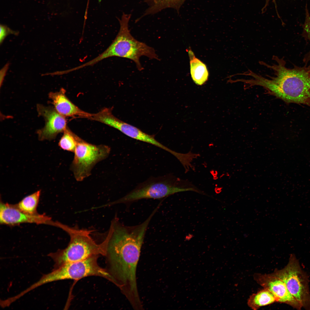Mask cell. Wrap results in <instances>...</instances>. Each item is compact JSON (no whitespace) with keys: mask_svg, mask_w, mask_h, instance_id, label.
I'll use <instances>...</instances> for the list:
<instances>
[{"mask_svg":"<svg viewBox=\"0 0 310 310\" xmlns=\"http://www.w3.org/2000/svg\"><path fill=\"white\" fill-rule=\"evenodd\" d=\"M146 230L142 226L116 223L109 229L107 257L108 271L134 309L142 306L136 282V270Z\"/></svg>","mask_w":310,"mask_h":310,"instance_id":"6da1fadb","label":"cell"},{"mask_svg":"<svg viewBox=\"0 0 310 310\" xmlns=\"http://www.w3.org/2000/svg\"><path fill=\"white\" fill-rule=\"evenodd\" d=\"M272 58L275 62L271 65L259 63L272 70L274 76L266 78L255 73L251 80V85L263 87L269 94L286 103L310 106V69L306 66L288 68L283 58L276 56Z\"/></svg>","mask_w":310,"mask_h":310,"instance_id":"7a4b0ae2","label":"cell"},{"mask_svg":"<svg viewBox=\"0 0 310 310\" xmlns=\"http://www.w3.org/2000/svg\"><path fill=\"white\" fill-rule=\"evenodd\" d=\"M57 226L66 232L69 236L70 240L65 249L48 255L54 261V269L93 256H106L108 245L106 237L101 243L98 244L91 236V230L70 227L58 222Z\"/></svg>","mask_w":310,"mask_h":310,"instance_id":"3957f363","label":"cell"},{"mask_svg":"<svg viewBox=\"0 0 310 310\" xmlns=\"http://www.w3.org/2000/svg\"><path fill=\"white\" fill-rule=\"evenodd\" d=\"M131 14L123 13L121 19L119 32L115 39L102 53L86 62V66H92L105 59L113 57L125 58L133 61L140 71L143 68L140 58L145 56L152 59L159 60L154 49L143 42L135 39L131 34L128 22Z\"/></svg>","mask_w":310,"mask_h":310,"instance_id":"277c9868","label":"cell"},{"mask_svg":"<svg viewBox=\"0 0 310 310\" xmlns=\"http://www.w3.org/2000/svg\"><path fill=\"white\" fill-rule=\"evenodd\" d=\"M202 191L190 182L172 175L150 178L139 184L126 195L109 204H129L143 199H159L178 193Z\"/></svg>","mask_w":310,"mask_h":310,"instance_id":"5b68a950","label":"cell"},{"mask_svg":"<svg viewBox=\"0 0 310 310\" xmlns=\"http://www.w3.org/2000/svg\"><path fill=\"white\" fill-rule=\"evenodd\" d=\"M98 255H94L86 259L68 263L53 269L50 273L44 275L33 284L37 288L44 284L65 279L79 280L84 277L96 276L104 278L114 283V280L107 270L98 263Z\"/></svg>","mask_w":310,"mask_h":310,"instance_id":"8992f818","label":"cell"},{"mask_svg":"<svg viewBox=\"0 0 310 310\" xmlns=\"http://www.w3.org/2000/svg\"><path fill=\"white\" fill-rule=\"evenodd\" d=\"M110 151L108 146L93 144L80 138L70 166L76 180L81 181L89 176L94 166L107 158Z\"/></svg>","mask_w":310,"mask_h":310,"instance_id":"52a82bcc","label":"cell"},{"mask_svg":"<svg viewBox=\"0 0 310 310\" xmlns=\"http://www.w3.org/2000/svg\"><path fill=\"white\" fill-rule=\"evenodd\" d=\"M282 280L288 289L301 307L310 308V296L308 278L298 261L292 255L287 265L273 273Z\"/></svg>","mask_w":310,"mask_h":310,"instance_id":"ba28073f","label":"cell"},{"mask_svg":"<svg viewBox=\"0 0 310 310\" xmlns=\"http://www.w3.org/2000/svg\"><path fill=\"white\" fill-rule=\"evenodd\" d=\"M91 119L113 127L127 136L137 140L151 144L160 148L164 147L163 145L155 139L154 135L145 133L115 117L113 114L111 108H104L98 113L93 114Z\"/></svg>","mask_w":310,"mask_h":310,"instance_id":"9c48e42d","label":"cell"},{"mask_svg":"<svg viewBox=\"0 0 310 310\" xmlns=\"http://www.w3.org/2000/svg\"><path fill=\"white\" fill-rule=\"evenodd\" d=\"M37 110L38 115L43 117L45 122L44 127L37 131L39 140H53L59 133L63 132L67 127L65 117L59 113L54 108L38 104Z\"/></svg>","mask_w":310,"mask_h":310,"instance_id":"30bf717a","label":"cell"},{"mask_svg":"<svg viewBox=\"0 0 310 310\" xmlns=\"http://www.w3.org/2000/svg\"><path fill=\"white\" fill-rule=\"evenodd\" d=\"M254 278L264 288L273 294L277 302L286 303L299 309L302 308L290 292L284 281L273 273L269 274H255Z\"/></svg>","mask_w":310,"mask_h":310,"instance_id":"8fae6325","label":"cell"},{"mask_svg":"<svg viewBox=\"0 0 310 310\" xmlns=\"http://www.w3.org/2000/svg\"><path fill=\"white\" fill-rule=\"evenodd\" d=\"M51 218L44 214L33 215L20 210L16 204L4 203L1 200L0 223L1 224L14 226L24 223L51 224Z\"/></svg>","mask_w":310,"mask_h":310,"instance_id":"7c38bea8","label":"cell"},{"mask_svg":"<svg viewBox=\"0 0 310 310\" xmlns=\"http://www.w3.org/2000/svg\"><path fill=\"white\" fill-rule=\"evenodd\" d=\"M65 90L62 88L58 92H50L49 98L55 110L60 114L65 117H80L89 119L92 114L86 112L73 103L65 95Z\"/></svg>","mask_w":310,"mask_h":310,"instance_id":"4fadbf2b","label":"cell"},{"mask_svg":"<svg viewBox=\"0 0 310 310\" xmlns=\"http://www.w3.org/2000/svg\"><path fill=\"white\" fill-rule=\"evenodd\" d=\"M188 51L191 78L196 84L202 85L207 81L208 78L209 74L206 66L195 57L191 50Z\"/></svg>","mask_w":310,"mask_h":310,"instance_id":"5bb4252c","label":"cell"},{"mask_svg":"<svg viewBox=\"0 0 310 310\" xmlns=\"http://www.w3.org/2000/svg\"><path fill=\"white\" fill-rule=\"evenodd\" d=\"M275 302H277L276 299L273 294L268 290L264 288L252 294L248 300L247 304L252 309L256 310L261 307Z\"/></svg>","mask_w":310,"mask_h":310,"instance_id":"9a60e30c","label":"cell"},{"mask_svg":"<svg viewBox=\"0 0 310 310\" xmlns=\"http://www.w3.org/2000/svg\"><path fill=\"white\" fill-rule=\"evenodd\" d=\"M41 194L38 190L23 198L18 204L17 207L24 212L31 215H37L39 214L37 211Z\"/></svg>","mask_w":310,"mask_h":310,"instance_id":"2e32d148","label":"cell"},{"mask_svg":"<svg viewBox=\"0 0 310 310\" xmlns=\"http://www.w3.org/2000/svg\"><path fill=\"white\" fill-rule=\"evenodd\" d=\"M185 0H146L149 7L146 11L144 15L154 14L167 8H172L178 10Z\"/></svg>","mask_w":310,"mask_h":310,"instance_id":"e0dca14e","label":"cell"},{"mask_svg":"<svg viewBox=\"0 0 310 310\" xmlns=\"http://www.w3.org/2000/svg\"><path fill=\"white\" fill-rule=\"evenodd\" d=\"M63 132L59 142V146L64 150L74 152L80 137L67 127Z\"/></svg>","mask_w":310,"mask_h":310,"instance_id":"ac0fdd59","label":"cell"},{"mask_svg":"<svg viewBox=\"0 0 310 310\" xmlns=\"http://www.w3.org/2000/svg\"><path fill=\"white\" fill-rule=\"evenodd\" d=\"M305 9V20L303 27V34L304 36L310 42V16L307 5H306ZM309 54V58L310 61V51ZM308 67L310 69V63Z\"/></svg>","mask_w":310,"mask_h":310,"instance_id":"d6986e66","label":"cell"},{"mask_svg":"<svg viewBox=\"0 0 310 310\" xmlns=\"http://www.w3.org/2000/svg\"><path fill=\"white\" fill-rule=\"evenodd\" d=\"M0 43L1 44L7 36L10 34L17 35L18 34V32L13 31L6 26L1 25L0 26Z\"/></svg>","mask_w":310,"mask_h":310,"instance_id":"ffe728a7","label":"cell"},{"mask_svg":"<svg viewBox=\"0 0 310 310\" xmlns=\"http://www.w3.org/2000/svg\"><path fill=\"white\" fill-rule=\"evenodd\" d=\"M270 0H265V3L264 6L262 9V10L264 11H266L267 8V7L269 5V2ZM272 1L274 3L275 8H277V6L276 5V0H272Z\"/></svg>","mask_w":310,"mask_h":310,"instance_id":"44dd1931","label":"cell"}]
</instances>
